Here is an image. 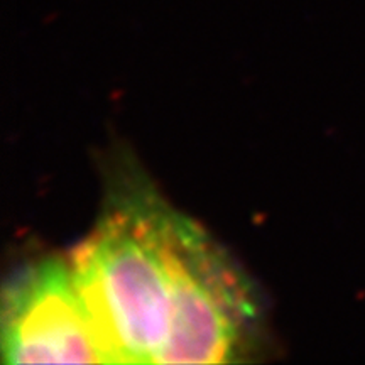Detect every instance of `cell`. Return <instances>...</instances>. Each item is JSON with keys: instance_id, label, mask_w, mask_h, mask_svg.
Listing matches in <instances>:
<instances>
[{"instance_id": "cell-1", "label": "cell", "mask_w": 365, "mask_h": 365, "mask_svg": "<svg viewBox=\"0 0 365 365\" xmlns=\"http://www.w3.org/2000/svg\"><path fill=\"white\" fill-rule=\"evenodd\" d=\"M170 213L149 190L120 193L68 257L107 364H156L166 344Z\"/></svg>"}, {"instance_id": "cell-3", "label": "cell", "mask_w": 365, "mask_h": 365, "mask_svg": "<svg viewBox=\"0 0 365 365\" xmlns=\"http://www.w3.org/2000/svg\"><path fill=\"white\" fill-rule=\"evenodd\" d=\"M2 354L6 364H107L68 259H44L6 287Z\"/></svg>"}, {"instance_id": "cell-2", "label": "cell", "mask_w": 365, "mask_h": 365, "mask_svg": "<svg viewBox=\"0 0 365 365\" xmlns=\"http://www.w3.org/2000/svg\"><path fill=\"white\" fill-rule=\"evenodd\" d=\"M171 322L156 364H227L242 350L255 304L242 277L191 218L170 213Z\"/></svg>"}]
</instances>
